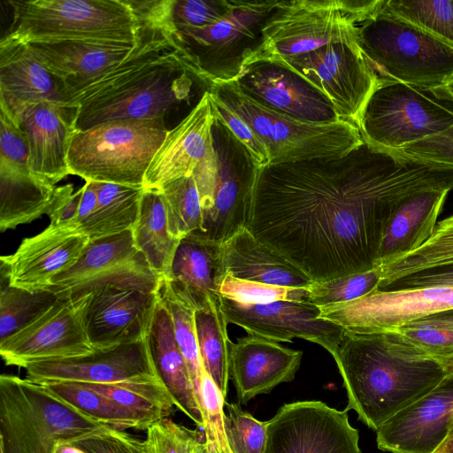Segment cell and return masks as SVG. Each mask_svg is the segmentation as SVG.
<instances>
[{
	"label": "cell",
	"instance_id": "cell-1",
	"mask_svg": "<svg viewBox=\"0 0 453 453\" xmlns=\"http://www.w3.org/2000/svg\"><path fill=\"white\" fill-rule=\"evenodd\" d=\"M453 189V167L366 142L338 157L259 167L246 228L312 281L380 266L382 238L409 197Z\"/></svg>",
	"mask_w": 453,
	"mask_h": 453
},
{
	"label": "cell",
	"instance_id": "cell-2",
	"mask_svg": "<svg viewBox=\"0 0 453 453\" xmlns=\"http://www.w3.org/2000/svg\"><path fill=\"white\" fill-rule=\"evenodd\" d=\"M195 83L209 87L177 32L141 25L138 42L123 61L65 86L67 104L79 108L77 131H82L113 120H164L188 101Z\"/></svg>",
	"mask_w": 453,
	"mask_h": 453
},
{
	"label": "cell",
	"instance_id": "cell-3",
	"mask_svg": "<svg viewBox=\"0 0 453 453\" xmlns=\"http://www.w3.org/2000/svg\"><path fill=\"white\" fill-rule=\"evenodd\" d=\"M347 392L346 410L375 432L390 418L432 391L449 374L444 365L395 332L344 330L334 355Z\"/></svg>",
	"mask_w": 453,
	"mask_h": 453
},
{
	"label": "cell",
	"instance_id": "cell-4",
	"mask_svg": "<svg viewBox=\"0 0 453 453\" xmlns=\"http://www.w3.org/2000/svg\"><path fill=\"white\" fill-rule=\"evenodd\" d=\"M385 0H281L265 21L242 67L278 61L332 43L359 47L357 28L380 12Z\"/></svg>",
	"mask_w": 453,
	"mask_h": 453
},
{
	"label": "cell",
	"instance_id": "cell-5",
	"mask_svg": "<svg viewBox=\"0 0 453 453\" xmlns=\"http://www.w3.org/2000/svg\"><path fill=\"white\" fill-rule=\"evenodd\" d=\"M211 133L212 150L193 173L203 212L197 234L222 244L246 227L259 166L215 111Z\"/></svg>",
	"mask_w": 453,
	"mask_h": 453
},
{
	"label": "cell",
	"instance_id": "cell-6",
	"mask_svg": "<svg viewBox=\"0 0 453 453\" xmlns=\"http://www.w3.org/2000/svg\"><path fill=\"white\" fill-rule=\"evenodd\" d=\"M357 43L379 81L440 88L453 79V45L384 7L359 25Z\"/></svg>",
	"mask_w": 453,
	"mask_h": 453
},
{
	"label": "cell",
	"instance_id": "cell-7",
	"mask_svg": "<svg viewBox=\"0 0 453 453\" xmlns=\"http://www.w3.org/2000/svg\"><path fill=\"white\" fill-rule=\"evenodd\" d=\"M6 38L27 43L97 40L135 44L140 22L128 0H10Z\"/></svg>",
	"mask_w": 453,
	"mask_h": 453
},
{
	"label": "cell",
	"instance_id": "cell-8",
	"mask_svg": "<svg viewBox=\"0 0 453 453\" xmlns=\"http://www.w3.org/2000/svg\"><path fill=\"white\" fill-rule=\"evenodd\" d=\"M208 91L251 127L266 149L270 165L338 157L364 142L354 123H311L281 114L245 95L235 81L213 83Z\"/></svg>",
	"mask_w": 453,
	"mask_h": 453
},
{
	"label": "cell",
	"instance_id": "cell-9",
	"mask_svg": "<svg viewBox=\"0 0 453 453\" xmlns=\"http://www.w3.org/2000/svg\"><path fill=\"white\" fill-rule=\"evenodd\" d=\"M102 426L41 383L0 376L1 453H55L59 441Z\"/></svg>",
	"mask_w": 453,
	"mask_h": 453
},
{
	"label": "cell",
	"instance_id": "cell-10",
	"mask_svg": "<svg viewBox=\"0 0 453 453\" xmlns=\"http://www.w3.org/2000/svg\"><path fill=\"white\" fill-rule=\"evenodd\" d=\"M168 130L162 119H122L78 131L72 141L70 174L90 181L142 187Z\"/></svg>",
	"mask_w": 453,
	"mask_h": 453
},
{
	"label": "cell",
	"instance_id": "cell-11",
	"mask_svg": "<svg viewBox=\"0 0 453 453\" xmlns=\"http://www.w3.org/2000/svg\"><path fill=\"white\" fill-rule=\"evenodd\" d=\"M452 126L453 96L445 87L423 88L390 81H379L357 121L365 142L397 151Z\"/></svg>",
	"mask_w": 453,
	"mask_h": 453
},
{
	"label": "cell",
	"instance_id": "cell-12",
	"mask_svg": "<svg viewBox=\"0 0 453 453\" xmlns=\"http://www.w3.org/2000/svg\"><path fill=\"white\" fill-rule=\"evenodd\" d=\"M278 0H234L229 13L202 28L177 31L180 42L211 87L235 81L245 56L258 42L260 30Z\"/></svg>",
	"mask_w": 453,
	"mask_h": 453
},
{
	"label": "cell",
	"instance_id": "cell-13",
	"mask_svg": "<svg viewBox=\"0 0 453 453\" xmlns=\"http://www.w3.org/2000/svg\"><path fill=\"white\" fill-rule=\"evenodd\" d=\"M160 280L127 230L89 240L78 261L56 275L48 290L58 298L87 295L104 286L157 292Z\"/></svg>",
	"mask_w": 453,
	"mask_h": 453
},
{
	"label": "cell",
	"instance_id": "cell-14",
	"mask_svg": "<svg viewBox=\"0 0 453 453\" xmlns=\"http://www.w3.org/2000/svg\"><path fill=\"white\" fill-rule=\"evenodd\" d=\"M319 89L339 118L354 123L377 87L379 79L359 47L332 43L278 60Z\"/></svg>",
	"mask_w": 453,
	"mask_h": 453
},
{
	"label": "cell",
	"instance_id": "cell-15",
	"mask_svg": "<svg viewBox=\"0 0 453 453\" xmlns=\"http://www.w3.org/2000/svg\"><path fill=\"white\" fill-rule=\"evenodd\" d=\"M348 410L321 401L285 403L267 421L266 453H362Z\"/></svg>",
	"mask_w": 453,
	"mask_h": 453
},
{
	"label": "cell",
	"instance_id": "cell-16",
	"mask_svg": "<svg viewBox=\"0 0 453 453\" xmlns=\"http://www.w3.org/2000/svg\"><path fill=\"white\" fill-rule=\"evenodd\" d=\"M320 308L319 319L356 334L392 332L453 309V288L374 290L361 298Z\"/></svg>",
	"mask_w": 453,
	"mask_h": 453
},
{
	"label": "cell",
	"instance_id": "cell-17",
	"mask_svg": "<svg viewBox=\"0 0 453 453\" xmlns=\"http://www.w3.org/2000/svg\"><path fill=\"white\" fill-rule=\"evenodd\" d=\"M91 293L58 298L39 319L0 342L7 365L25 368L38 361L67 358L93 351L88 341L85 311Z\"/></svg>",
	"mask_w": 453,
	"mask_h": 453
},
{
	"label": "cell",
	"instance_id": "cell-18",
	"mask_svg": "<svg viewBox=\"0 0 453 453\" xmlns=\"http://www.w3.org/2000/svg\"><path fill=\"white\" fill-rule=\"evenodd\" d=\"M219 303L227 323L241 326L248 334L278 342L303 339L323 347L332 357L343 337L344 329L319 319L320 308L309 301L244 304L219 296Z\"/></svg>",
	"mask_w": 453,
	"mask_h": 453
},
{
	"label": "cell",
	"instance_id": "cell-19",
	"mask_svg": "<svg viewBox=\"0 0 453 453\" xmlns=\"http://www.w3.org/2000/svg\"><path fill=\"white\" fill-rule=\"evenodd\" d=\"M235 81L245 95L281 114L311 123L341 119L319 89L280 62L257 61L244 65Z\"/></svg>",
	"mask_w": 453,
	"mask_h": 453
},
{
	"label": "cell",
	"instance_id": "cell-20",
	"mask_svg": "<svg viewBox=\"0 0 453 453\" xmlns=\"http://www.w3.org/2000/svg\"><path fill=\"white\" fill-rule=\"evenodd\" d=\"M27 379L38 383L75 381L109 384L160 379L146 339L67 358L38 361L25 368Z\"/></svg>",
	"mask_w": 453,
	"mask_h": 453
},
{
	"label": "cell",
	"instance_id": "cell-21",
	"mask_svg": "<svg viewBox=\"0 0 453 453\" xmlns=\"http://www.w3.org/2000/svg\"><path fill=\"white\" fill-rule=\"evenodd\" d=\"M157 292L104 286L91 292L85 326L93 349H109L146 339L156 311Z\"/></svg>",
	"mask_w": 453,
	"mask_h": 453
},
{
	"label": "cell",
	"instance_id": "cell-22",
	"mask_svg": "<svg viewBox=\"0 0 453 453\" xmlns=\"http://www.w3.org/2000/svg\"><path fill=\"white\" fill-rule=\"evenodd\" d=\"M452 420L453 375L448 374L376 431L377 446L390 453H434L445 440Z\"/></svg>",
	"mask_w": 453,
	"mask_h": 453
},
{
	"label": "cell",
	"instance_id": "cell-23",
	"mask_svg": "<svg viewBox=\"0 0 453 453\" xmlns=\"http://www.w3.org/2000/svg\"><path fill=\"white\" fill-rule=\"evenodd\" d=\"M88 242L78 229L49 225L38 234L25 238L14 253L2 256L0 266L6 270L11 286L48 290L56 275L78 261Z\"/></svg>",
	"mask_w": 453,
	"mask_h": 453
},
{
	"label": "cell",
	"instance_id": "cell-24",
	"mask_svg": "<svg viewBox=\"0 0 453 453\" xmlns=\"http://www.w3.org/2000/svg\"><path fill=\"white\" fill-rule=\"evenodd\" d=\"M78 116L76 105L47 101L28 104L13 116L27 134L34 176L55 186L70 174L68 154Z\"/></svg>",
	"mask_w": 453,
	"mask_h": 453
},
{
	"label": "cell",
	"instance_id": "cell-25",
	"mask_svg": "<svg viewBox=\"0 0 453 453\" xmlns=\"http://www.w3.org/2000/svg\"><path fill=\"white\" fill-rule=\"evenodd\" d=\"M214 111L206 91L188 115L167 134L144 177L143 189L159 190L167 183L193 174L212 150Z\"/></svg>",
	"mask_w": 453,
	"mask_h": 453
},
{
	"label": "cell",
	"instance_id": "cell-26",
	"mask_svg": "<svg viewBox=\"0 0 453 453\" xmlns=\"http://www.w3.org/2000/svg\"><path fill=\"white\" fill-rule=\"evenodd\" d=\"M303 352L278 342L249 334L230 343L229 374L240 403L290 382L298 371Z\"/></svg>",
	"mask_w": 453,
	"mask_h": 453
},
{
	"label": "cell",
	"instance_id": "cell-27",
	"mask_svg": "<svg viewBox=\"0 0 453 453\" xmlns=\"http://www.w3.org/2000/svg\"><path fill=\"white\" fill-rule=\"evenodd\" d=\"M66 103L65 86L25 43L0 41V106L15 116L39 102Z\"/></svg>",
	"mask_w": 453,
	"mask_h": 453
},
{
	"label": "cell",
	"instance_id": "cell-28",
	"mask_svg": "<svg viewBox=\"0 0 453 453\" xmlns=\"http://www.w3.org/2000/svg\"><path fill=\"white\" fill-rule=\"evenodd\" d=\"M225 274L221 244L192 233L180 240L165 280L178 297L196 311L219 298Z\"/></svg>",
	"mask_w": 453,
	"mask_h": 453
},
{
	"label": "cell",
	"instance_id": "cell-29",
	"mask_svg": "<svg viewBox=\"0 0 453 453\" xmlns=\"http://www.w3.org/2000/svg\"><path fill=\"white\" fill-rule=\"evenodd\" d=\"M136 43L49 40L25 44L56 77L67 84L89 80L111 69L133 51Z\"/></svg>",
	"mask_w": 453,
	"mask_h": 453
},
{
	"label": "cell",
	"instance_id": "cell-30",
	"mask_svg": "<svg viewBox=\"0 0 453 453\" xmlns=\"http://www.w3.org/2000/svg\"><path fill=\"white\" fill-rule=\"evenodd\" d=\"M221 249L225 272L235 278L296 288H306L313 282L246 227L222 243Z\"/></svg>",
	"mask_w": 453,
	"mask_h": 453
},
{
	"label": "cell",
	"instance_id": "cell-31",
	"mask_svg": "<svg viewBox=\"0 0 453 453\" xmlns=\"http://www.w3.org/2000/svg\"><path fill=\"white\" fill-rule=\"evenodd\" d=\"M146 342L157 373L175 406L203 428V413L188 365L175 340L171 316L159 299Z\"/></svg>",
	"mask_w": 453,
	"mask_h": 453
},
{
	"label": "cell",
	"instance_id": "cell-32",
	"mask_svg": "<svg viewBox=\"0 0 453 453\" xmlns=\"http://www.w3.org/2000/svg\"><path fill=\"white\" fill-rule=\"evenodd\" d=\"M449 191L427 190L402 203L385 230L379 253L380 265L421 247L432 236Z\"/></svg>",
	"mask_w": 453,
	"mask_h": 453
},
{
	"label": "cell",
	"instance_id": "cell-33",
	"mask_svg": "<svg viewBox=\"0 0 453 453\" xmlns=\"http://www.w3.org/2000/svg\"><path fill=\"white\" fill-rule=\"evenodd\" d=\"M55 187L30 172L0 166V230L14 229L46 214Z\"/></svg>",
	"mask_w": 453,
	"mask_h": 453
},
{
	"label": "cell",
	"instance_id": "cell-34",
	"mask_svg": "<svg viewBox=\"0 0 453 453\" xmlns=\"http://www.w3.org/2000/svg\"><path fill=\"white\" fill-rule=\"evenodd\" d=\"M134 246L153 271L167 279L180 242L171 234L165 206L159 190L143 189L138 219L132 229Z\"/></svg>",
	"mask_w": 453,
	"mask_h": 453
},
{
	"label": "cell",
	"instance_id": "cell-35",
	"mask_svg": "<svg viewBox=\"0 0 453 453\" xmlns=\"http://www.w3.org/2000/svg\"><path fill=\"white\" fill-rule=\"evenodd\" d=\"M92 182L97 204L81 233L94 240L132 230L139 217L143 188Z\"/></svg>",
	"mask_w": 453,
	"mask_h": 453
},
{
	"label": "cell",
	"instance_id": "cell-36",
	"mask_svg": "<svg viewBox=\"0 0 453 453\" xmlns=\"http://www.w3.org/2000/svg\"><path fill=\"white\" fill-rule=\"evenodd\" d=\"M129 411L146 430L154 422L169 418L174 401L160 379L109 384L84 383Z\"/></svg>",
	"mask_w": 453,
	"mask_h": 453
},
{
	"label": "cell",
	"instance_id": "cell-37",
	"mask_svg": "<svg viewBox=\"0 0 453 453\" xmlns=\"http://www.w3.org/2000/svg\"><path fill=\"white\" fill-rule=\"evenodd\" d=\"M195 324L203 366L226 398L231 342L219 298L195 311Z\"/></svg>",
	"mask_w": 453,
	"mask_h": 453
},
{
	"label": "cell",
	"instance_id": "cell-38",
	"mask_svg": "<svg viewBox=\"0 0 453 453\" xmlns=\"http://www.w3.org/2000/svg\"><path fill=\"white\" fill-rule=\"evenodd\" d=\"M58 299L49 290L11 286L6 270L0 266V342L39 319Z\"/></svg>",
	"mask_w": 453,
	"mask_h": 453
},
{
	"label": "cell",
	"instance_id": "cell-39",
	"mask_svg": "<svg viewBox=\"0 0 453 453\" xmlns=\"http://www.w3.org/2000/svg\"><path fill=\"white\" fill-rule=\"evenodd\" d=\"M41 384L103 426L121 431L131 428L142 430L139 422L129 411L81 382L53 381Z\"/></svg>",
	"mask_w": 453,
	"mask_h": 453
},
{
	"label": "cell",
	"instance_id": "cell-40",
	"mask_svg": "<svg viewBox=\"0 0 453 453\" xmlns=\"http://www.w3.org/2000/svg\"><path fill=\"white\" fill-rule=\"evenodd\" d=\"M157 293L158 299L171 316L175 340L188 365L196 396L201 408L200 390L204 368L196 337V311L174 294L165 279H161Z\"/></svg>",
	"mask_w": 453,
	"mask_h": 453
},
{
	"label": "cell",
	"instance_id": "cell-41",
	"mask_svg": "<svg viewBox=\"0 0 453 453\" xmlns=\"http://www.w3.org/2000/svg\"><path fill=\"white\" fill-rule=\"evenodd\" d=\"M159 191L173 237L180 240L189 234L202 231L203 212L193 174L171 181Z\"/></svg>",
	"mask_w": 453,
	"mask_h": 453
},
{
	"label": "cell",
	"instance_id": "cell-42",
	"mask_svg": "<svg viewBox=\"0 0 453 453\" xmlns=\"http://www.w3.org/2000/svg\"><path fill=\"white\" fill-rule=\"evenodd\" d=\"M384 10L453 45V0H388Z\"/></svg>",
	"mask_w": 453,
	"mask_h": 453
},
{
	"label": "cell",
	"instance_id": "cell-43",
	"mask_svg": "<svg viewBox=\"0 0 453 453\" xmlns=\"http://www.w3.org/2000/svg\"><path fill=\"white\" fill-rule=\"evenodd\" d=\"M381 265L370 271L324 281H313L306 288L308 301L323 307L350 302L379 288Z\"/></svg>",
	"mask_w": 453,
	"mask_h": 453
},
{
	"label": "cell",
	"instance_id": "cell-44",
	"mask_svg": "<svg viewBox=\"0 0 453 453\" xmlns=\"http://www.w3.org/2000/svg\"><path fill=\"white\" fill-rule=\"evenodd\" d=\"M453 264V241L429 239L414 251L381 265L379 290L410 273Z\"/></svg>",
	"mask_w": 453,
	"mask_h": 453
},
{
	"label": "cell",
	"instance_id": "cell-45",
	"mask_svg": "<svg viewBox=\"0 0 453 453\" xmlns=\"http://www.w3.org/2000/svg\"><path fill=\"white\" fill-rule=\"evenodd\" d=\"M200 396L208 452L232 453L226 432V398L205 370L202 376Z\"/></svg>",
	"mask_w": 453,
	"mask_h": 453
},
{
	"label": "cell",
	"instance_id": "cell-46",
	"mask_svg": "<svg viewBox=\"0 0 453 453\" xmlns=\"http://www.w3.org/2000/svg\"><path fill=\"white\" fill-rule=\"evenodd\" d=\"M219 296L244 304L308 301L306 288L273 286L238 279L229 273H226L221 280Z\"/></svg>",
	"mask_w": 453,
	"mask_h": 453
},
{
	"label": "cell",
	"instance_id": "cell-47",
	"mask_svg": "<svg viewBox=\"0 0 453 453\" xmlns=\"http://www.w3.org/2000/svg\"><path fill=\"white\" fill-rule=\"evenodd\" d=\"M226 432L232 453H266L267 421H260L237 403H226Z\"/></svg>",
	"mask_w": 453,
	"mask_h": 453
},
{
	"label": "cell",
	"instance_id": "cell-48",
	"mask_svg": "<svg viewBox=\"0 0 453 453\" xmlns=\"http://www.w3.org/2000/svg\"><path fill=\"white\" fill-rule=\"evenodd\" d=\"M59 442L70 445L81 453H149L145 441L105 426Z\"/></svg>",
	"mask_w": 453,
	"mask_h": 453
},
{
	"label": "cell",
	"instance_id": "cell-49",
	"mask_svg": "<svg viewBox=\"0 0 453 453\" xmlns=\"http://www.w3.org/2000/svg\"><path fill=\"white\" fill-rule=\"evenodd\" d=\"M29 143L20 122L0 106V166L30 172Z\"/></svg>",
	"mask_w": 453,
	"mask_h": 453
},
{
	"label": "cell",
	"instance_id": "cell-50",
	"mask_svg": "<svg viewBox=\"0 0 453 453\" xmlns=\"http://www.w3.org/2000/svg\"><path fill=\"white\" fill-rule=\"evenodd\" d=\"M234 0H174L173 22L176 31L202 28L225 18Z\"/></svg>",
	"mask_w": 453,
	"mask_h": 453
},
{
	"label": "cell",
	"instance_id": "cell-51",
	"mask_svg": "<svg viewBox=\"0 0 453 453\" xmlns=\"http://www.w3.org/2000/svg\"><path fill=\"white\" fill-rule=\"evenodd\" d=\"M199 440L196 431L179 425L170 418L159 419L146 429L149 453H193Z\"/></svg>",
	"mask_w": 453,
	"mask_h": 453
},
{
	"label": "cell",
	"instance_id": "cell-52",
	"mask_svg": "<svg viewBox=\"0 0 453 453\" xmlns=\"http://www.w3.org/2000/svg\"><path fill=\"white\" fill-rule=\"evenodd\" d=\"M392 332L437 360L453 353V331L409 324Z\"/></svg>",
	"mask_w": 453,
	"mask_h": 453
},
{
	"label": "cell",
	"instance_id": "cell-53",
	"mask_svg": "<svg viewBox=\"0 0 453 453\" xmlns=\"http://www.w3.org/2000/svg\"><path fill=\"white\" fill-rule=\"evenodd\" d=\"M210 95L215 113L221 119L233 134L248 149L256 164L259 167L270 165L268 152L251 127L221 101L211 93Z\"/></svg>",
	"mask_w": 453,
	"mask_h": 453
},
{
	"label": "cell",
	"instance_id": "cell-54",
	"mask_svg": "<svg viewBox=\"0 0 453 453\" xmlns=\"http://www.w3.org/2000/svg\"><path fill=\"white\" fill-rule=\"evenodd\" d=\"M398 151L414 158L453 167V126L439 134L409 144Z\"/></svg>",
	"mask_w": 453,
	"mask_h": 453
},
{
	"label": "cell",
	"instance_id": "cell-55",
	"mask_svg": "<svg viewBox=\"0 0 453 453\" xmlns=\"http://www.w3.org/2000/svg\"><path fill=\"white\" fill-rule=\"evenodd\" d=\"M82 196V187L73 191L72 184L55 187L47 215L50 226L74 228Z\"/></svg>",
	"mask_w": 453,
	"mask_h": 453
},
{
	"label": "cell",
	"instance_id": "cell-56",
	"mask_svg": "<svg viewBox=\"0 0 453 453\" xmlns=\"http://www.w3.org/2000/svg\"><path fill=\"white\" fill-rule=\"evenodd\" d=\"M426 288H453V264L426 268L403 276L381 291Z\"/></svg>",
	"mask_w": 453,
	"mask_h": 453
},
{
	"label": "cell",
	"instance_id": "cell-57",
	"mask_svg": "<svg viewBox=\"0 0 453 453\" xmlns=\"http://www.w3.org/2000/svg\"><path fill=\"white\" fill-rule=\"evenodd\" d=\"M140 25L177 32L173 22L174 0H128Z\"/></svg>",
	"mask_w": 453,
	"mask_h": 453
},
{
	"label": "cell",
	"instance_id": "cell-58",
	"mask_svg": "<svg viewBox=\"0 0 453 453\" xmlns=\"http://www.w3.org/2000/svg\"><path fill=\"white\" fill-rule=\"evenodd\" d=\"M97 204V196L94 184L90 180L85 181L82 186V196L79 207L75 226L81 232L92 217Z\"/></svg>",
	"mask_w": 453,
	"mask_h": 453
},
{
	"label": "cell",
	"instance_id": "cell-59",
	"mask_svg": "<svg viewBox=\"0 0 453 453\" xmlns=\"http://www.w3.org/2000/svg\"><path fill=\"white\" fill-rule=\"evenodd\" d=\"M410 324L453 331V309L427 316Z\"/></svg>",
	"mask_w": 453,
	"mask_h": 453
},
{
	"label": "cell",
	"instance_id": "cell-60",
	"mask_svg": "<svg viewBox=\"0 0 453 453\" xmlns=\"http://www.w3.org/2000/svg\"><path fill=\"white\" fill-rule=\"evenodd\" d=\"M434 453H453V420L445 440Z\"/></svg>",
	"mask_w": 453,
	"mask_h": 453
},
{
	"label": "cell",
	"instance_id": "cell-61",
	"mask_svg": "<svg viewBox=\"0 0 453 453\" xmlns=\"http://www.w3.org/2000/svg\"><path fill=\"white\" fill-rule=\"evenodd\" d=\"M439 361L444 365L448 373L453 375V353L439 359Z\"/></svg>",
	"mask_w": 453,
	"mask_h": 453
},
{
	"label": "cell",
	"instance_id": "cell-62",
	"mask_svg": "<svg viewBox=\"0 0 453 453\" xmlns=\"http://www.w3.org/2000/svg\"><path fill=\"white\" fill-rule=\"evenodd\" d=\"M193 453H209L204 440L196 442Z\"/></svg>",
	"mask_w": 453,
	"mask_h": 453
},
{
	"label": "cell",
	"instance_id": "cell-63",
	"mask_svg": "<svg viewBox=\"0 0 453 453\" xmlns=\"http://www.w3.org/2000/svg\"><path fill=\"white\" fill-rule=\"evenodd\" d=\"M444 87L448 90V92L453 96V79L449 82H448Z\"/></svg>",
	"mask_w": 453,
	"mask_h": 453
}]
</instances>
